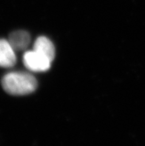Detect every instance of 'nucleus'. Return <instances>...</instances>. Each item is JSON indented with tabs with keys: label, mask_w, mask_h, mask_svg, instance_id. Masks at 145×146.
<instances>
[{
	"label": "nucleus",
	"mask_w": 145,
	"mask_h": 146,
	"mask_svg": "<svg viewBox=\"0 0 145 146\" xmlns=\"http://www.w3.org/2000/svg\"><path fill=\"white\" fill-rule=\"evenodd\" d=\"M37 80L30 74L11 72L4 76L2 85L5 91L11 95L22 96L31 94L37 88Z\"/></svg>",
	"instance_id": "1"
},
{
	"label": "nucleus",
	"mask_w": 145,
	"mask_h": 146,
	"mask_svg": "<svg viewBox=\"0 0 145 146\" xmlns=\"http://www.w3.org/2000/svg\"><path fill=\"white\" fill-rule=\"evenodd\" d=\"M23 62L28 70L33 72L46 71L50 68L51 65V62L48 58L34 50H28L24 53Z\"/></svg>",
	"instance_id": "2"
},
{
	"label": "nucleus",
	"mask_w": 145,
	"mask_h": 146,
	"mask_svg": "<svg viewBox=\"0 0 145 146\" xmlns=\"http://www.w3.org/2000/svg\"><path fill=\"white\" fill-rule=\"evenodd\" d=\"M15 50L8 40L0 39V67L11 68L16 64L17 56Z\"/></svg>",
	"instance_id": "3"
},
{
	"label": "nucleus",
	"mask_w": 145,
	"mask_h": 146,
	"mask_svg": "<svg viewBox=\"0 0 145 146\" xmlns=\"http://www.w3.org/2000/svg\"><path fill=\"white\" fill-rule=\"evenodd\" d=\"M33 50L48 58L51 62L55 57L54 45L47 37L40 36L37 38L33 44Z\"/></svg>",
	"instance_id": "4"
},
{
	"label": "nucleus",
	"mask_w": 145,
	"mask_h": 146,
	"mask_svg": "<svg viewBox=\"0 0 145 146\" xmlns=\"http://www.w3.org/2000/svg\"><path fill=\"white\" fill-rule=\"evenodd\" d=\"M8 42L15 51H22L29 45L30 42V36L27 31H17L11 33Z\"/></svg>",
	"instance_id": "5"
}]
</instances>
